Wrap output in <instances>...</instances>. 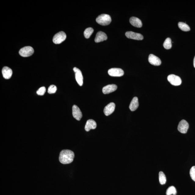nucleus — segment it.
Returning <instances> with one entry per match:
<instances>
[{
  "label": "nucleus",
  "instance_id": "obj_25",
  "mask_svg": "<svg viewBox=\"0 0 195 195\" xmlns=\"http://www.w3.org/2000/svg\"><path fill=\"white\" fill-rule=\"evenodd\" d=\"M46 88H45V87L43 86L39 88V89L37 90V93L39 96H43L45 93V92H46Z\"/></svg>",
  "mask_w": 195,
  "mask_h": 195
},
{
  "label": "nucleus",
  "instance_id": "obj_19",
  "mask_svg": "<svg viewBox=\"0 0 195 195\" xmlns=\"http://www.w3.org/2000/svg\"><path fill=\"white\" fill-rule=\"evenodd\" d=\"M178 26L181 30L183 31H188L190 30V27L188 25L184 23L179 22L178 23Z\"/></svg>",
  "mask_w": 195,
  "mask_h": 195
},
{
  "label": "nucleus",
  "instance_id": "obj_27",
  "mask_svg": "<svg viewBox=\"0 0 195 195\" xmlns=\"http://www.w3.org/2000/svg\"><path fill=\"white\" fill-rule=\"evenodd\" d=\"M193 65H194V68H195V56L194 57V60H193Z\"/></svg>",
  "mask_w": 195,
  "mask_h": 195
},
{
  "label": "nucleus",
  "instance_id": "obj_3",
  "mask_svg": "<svg viewBox=\"0 0 195 195\" xmlns=\"http://www.w3.org/2000/svg\"><path fill=\"white\" fill-rule=\"evenodd\" d=\"M66 33L64 31H60L53 37V42L56 44H60L66 40Z\"/></svg>",
  "mask_w": 195,
  "mask_h": 195
},
{
  "label": "nucleus",
  "instance_id": "obj_5",
  "mask_svg": "<svg viewBox=\"0 0 195 195\" xmlns=\"http://www.w3.org/2000/svg\"><path fill=\"white\" fill-rule=\"evenodd\" d=\"M167 80L170 83L174 86H179L182 84V81L179 76L174 74L169 75L167 77Z\"/></svg>",
  "mask_w": 195,
  "mask_h": 195
},
{
  "label": "nucleus",
  "instance_id": "obj_23",
  "mask_svg": "<svg viewBox=\"0 0 195 195\" xmlns=\"http://www.w3.org/2000/svg\"><path fill=\"white\" fill-rule=\"evenodd\" d=\"M177 191L176 188L174 186H171L169 187L166 191L167 195H176V194Z\"/></svg>",
  "mask_w": 195,
  "mask_h": 195
},
{
  "label": "nucleus",
  "instance_id": "obj_26",
  "mask_svg": "<svg viewBox=\"0 0 195 195\" xmlns=\"http://www.w3.org/2000/svg\"><path fill=\"white\" fill-rule=\"evenodd\" d=\"M190 175L191 178L195 182V166L192 167L190 169Z\"/></svg>",
  "mask_w": 195,
  "mask_h": 195
},
{
  "label": "nucleus",
  "instance_id": "obj_14",
  "mask_svg": "<svg viewBox=\"0 0 195 195\" xmlns=\"http://www.w3.org/2000/svg\"><path fill=\"white\" fill-rule=\"evenodd\" d=\"M107 37L105 33L103 31H99L97 33L95 38V41L96 43H99L107 40Z\"/></svg>",
  "mask_w": 195,
  "mask_h": 195
},
{
  "label": "nucleus",
  "instance_id": "obj_15",
  "mask_svg": "<svg viewBox=\"0 0 195 195\" xmlns=\"http://www.w3.org/2000/svg\"><path fill=\"white\" fill-rule=\"evenodd\" d=\"M2 73L4 78L6 79H9L12 76L13 71L8 67H5L2 70Z\"/></svg>",
  "mask_w": 195,
  "mask_h": 195
},
{
  "label": "nucleus",
  "instance_id": "obj_13",
  "mask_svg": "<svg viewBox=\"0 0 195 195\" xmlns=\"http://www.w3.org/2000/svg\"><path fill=\"white\" fill-rule=\"evenodd\" d=\"M117 86L115 84L108 85L104 87L102 92L104 94H108L115 92L117 90Z\"/></svg>",
  "mask_w": 195,
  "mask_h": 195
},
{
  "label": "nucleus",
  "instance_id": "obj_4",
  "mask_svg": "<svg viewBox=\"0 0 195 195\" xmlns=\"http://www.w3.org/2000/svg\"><path fill=\"white\" fill-rule=\"evenodd\" d=\"M34 49L31 46H26L21 49L19 51V54L22 56L27 57L30 56L34 53Z\"/></svg>",
  "mask_w": 195,
  "mask_h": 195
},
{
  "label": "nucleus",
  "instance_id": "obj_18",
  "mask_svg": "<svg viewBox=\"0 0 195 195\" xmlns=\"http://www.w3.org/2000/svg\"><path fill=\"white\" fill-rule=\"evenodd\" d=\"M139 103L138 98L137 97H134L130 104L129 108L132 111H135L138 108Z\"/></svg>",
  "mask_w": 195,
  "mask_h": 195
},
{
  "label": "nucleus",
  "instance_id": "obj_22",
  "mask_svg": "<svg viewBox=\"0 0 195 195\" xmlns=\"http://www.w3.org/2000/svg\"><path fill=\"white\" fill-rule=\"evenodd\" d=\"M163 46L164 48L166 49H169L172 48V41L171 38H168L165 39L164 43H163Z\"/></svg>",
  "mask_w": 195,
  "mask_h": 195
},
{
  "label": "nucleus",
  "instance_id": "obj_8",
  "mask_svg": "<svg viewBox=\"0 0 195 195\" xmlns=\"http://www.w3.org/2000/svg\"><path fill=\"white\" fill-rule=\"evenodd\" d=\"M126 37L128 38L135 39V40H142L143 39V35L140 33L133 32V31H127L125 33Z\"/></svg>",
  "mask_w": 195,
  "mask_h": 195
},
{
  "label": "nucleus",
  "instance_id": "obj_24",
  "mask_svg": "<svg viewBox=\"0 0 195 195\" xmlns=\"http://www.w3.org/2000/svg\"><path fill=\"white\" fill-rule=\"evenodd\" d=\"M57 90V87L54 85H51L48 88V92L49 94H54L56 92Z\"/></svg>",
  "mask_w": 195,
  "mask_h": 195
},
{
  "label": "nucleus",
  "instance_id": "obj_6",
  "mask_svg": "<svg viewBox=\"0 0 195 195\" xmlns=\"http://www.w3.org/2000/svg\"><path fill=\"white\" fill-rule=\"evenodd\" d=\"M109 75L113 77H121L124 75V72L121 69L112 68L108 70Z\"/></svg>",
  "mask_w": 195,
  "mask_h": 195
},
{
  "label": "nucleus",
  "instance_id": "obj_16",
  "mask_svg": "<svg viewBox=\"0 0 195 195\" xmlns=\"http://www.w3.org/2000/svg\"><path fill=\"white\" fill-rule=\"evenodd\" d=\"M96 127V122L93 120L89 119L87 121L85 129L86 131L88 132L91 129H95Z\"/></svg>",
  "mask_w": 195,
  "mask_h": 195
},
{
  "label": "nucleus",
  "instance_id": "obj_10",
  "mask_svg": "<svg viewBox=\"0 0 195 195\" xmlns=\"http://www.w3.org/2000/svg\"><path fill=\"white\" fill-rule=\"evenodd\" d=\"M72 115L73 117L77 120L80 121L82 117V114L79 108L77 106L74 105L72 107Z\"/></svg>",
  "mask_w": 195,
  "mask_h": 195
},
{
  "label": "nucleus",
  "instance_id": "obj_21",
  "mask_svg": "<svg viewBox=\"0 0 195 195\" xmlns=\"http://www.w3.org/2000/svg\"><path fill=\"white\" fill-rule=\"evenodd\" d=\"M159 181L161 185H164L166 182V178L164 173L162 171L159 173Z\"/></svg>",
  "mask_w": 195,
  "mask_h": 195
},
{
  "label": "nucleus",
  "instance_id": "obj_7",
  "mask_svg": "<svg viewBox=\"0 0 195 195\" xmlns=\"http://www.w3.org/2000/svg\"><path fill=\"white\" fill-rule=\"evenodd\" d=\"M189 127V125L188 122L184 120H182L179 124L178 130L181 133H186L188 131Z\"/></svg>",
  "mask_w": 195,
  "mask_h": 195
},
{
  "label": "nucleus",
  "instance_id": "obj_20",
  "mask_svg": "<svg viewBox=\"0 0 195 195\" xmlns=\"http://www.w3.org/2000/svg\"><path fill=\"white\" fill-rule=\"evenodd\" d=\"M94 32V29L92 27H88L86 29L84 32V35L85 38L88 39Z\"/></svg>",
  "mask_w": 195,
  "mask_h": 195
},
{
  "label": "nucleus",
  "instance_id": "obj_9",
  "mask_svg": "<svg viewBox=\"0 0 195 195\" xmlns=\"http://www.w3.org/2000/svg\"><path fill=\"white\" fill-rule=\"evenodd\" d=\"M75 73V78L76 81L80 86H82L83 84V77L81 71L76 67H74L73 69Z\"/></svg>",
  "mask_w": 195,
  "mask_h": 195
},
{
  "label": "nucleus",
  "instance_id": "obj_11",
  "mask_svg": "<svg viewBox=\"0 0 195 195\" xmlns=\"http://www.w3.org/2000/svg\"><path fill=\"white\" fill-rule=\"evenodd\" d=\"M150 63L155 66H159L161 64V61L158 57L153 54L149 55L148 58Z\"/></svg>",
  "mask_w": 195,
  "mask_h": 195
},
{
  "label": "nucleus",
  "instance_id": "obj_17",
  "mask_svg": "<svg viewBox=\"0 0 195 195\" xmlns=\"http://www.w3.org/2000/svg\"><path fill=\"white\" fill-rule=\"evenodd\" d=\"M130 23L134 27H141L143 26L141 21L139 19L135 17H132L130 19Z\"/></svg>",
  "mask_w": 195,
  "mask_h": 195
},
{
  "label": "nucleus",
  "instance_id": "obj_2",
  "mask_svg": "<svg viewBox=\"0 0 195 195\" xmlns=\"http://www.w3.org/2000/svg\"><path fill=\"white\" fill-rule=\"evenodd\" d=\"M111 20V16L106 14L99 16L96 19V22L98 24L103 26H106L110 24Z\"/></svg>",
  "mask_w": 195,
  "mask_h": 195
},
{
  "label": "nucleus",
  "instance_id": "obj_12",
  "mask_svg": "<svg viewBox=\"0 0 195 195\" xmlns=\"http://www.w3.org/2000/svg\"><path fill=\"white\" fill-rule=\"evenodd\" d=\"M115 104L113 102L108 104L104 109V113L106 116H109L115 111Z\"/></svg>",
  "mask_w": 195,
  "mask_h": 195
},
{
  "label": "nucleus",
  "instance_id": "obj_1",
  "mask_svg": "<svg viewBox=\"0 0 195 195\" xmlns=\"http://www.w3.org/2000/svg\"><path fill=\"white\" fill-rule=\"evenodd\" d=\"M74 157L73 152L69 150H64L61 151L59 160L63 164H68L73 161Z\"/></svg>",
  "mask_w": 195,
  "mask_h": 195
}]
</instances>
